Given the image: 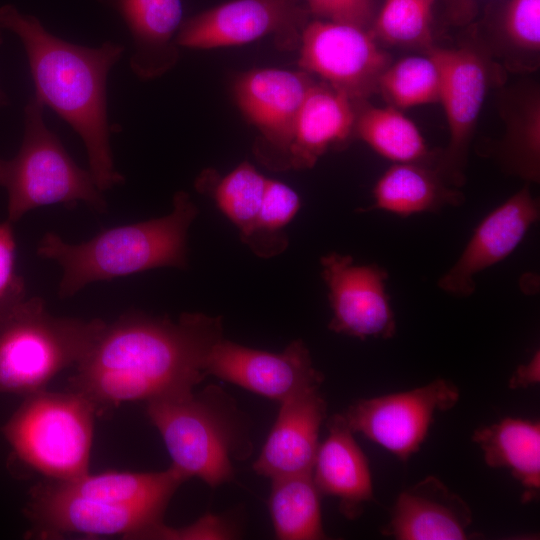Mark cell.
<instances>
[{"mask_svg":"<svg viewBox=\"0 0 540 540\" xmlns=\"http://www.w3.org/2000/svg\"><path fill=\"white\" fill-rule=\"evenodd\" d=\"M235 535L234 528L226 520L207 514L196 522L180 528L169 527L162 522L150 529L142 539H232Z\"/></svg>","mask_w":540,"mask_h":540,"instance_id":"e575fe53","label":"cell"},{"mask_svg":"<svg viewBox=\"0 0 540 540\" xmlns=\"http://www.w3.org/2000/svg\"><path fill=\"white\" fill-rule=\"evenodd\" d=\"M300 206V197L294 189L283 182L268 179L260 211L242 242L263 258L280 254L288 246L284 229Z\"/></svg>","mask_w":540,"mask_h":540,"instance_id":"f546056e","label":"cell"},{"mask_svg":"<svg viewBox=\"0 0 540 540\" xmlns=\"http://www.w3.org/2000/svg\"><path fill=\"white\" fill-rule=\"evenodd\" d=\"M122 17L133 44L130 68L141 80L172 69L180 53L177 33L183 23L181 0H98Z\"/></svg>","mask_w":540,"mask_h":540,"instance_id":"ffe728a7","label":"cell"},{"mask_svg":"<svg viewBox=\"0 0 540 540\" xmlns=\"http://www.w3.org/2000/svg\"><path fill=\"white\" fill-rule=\"evenodd\" d=\"M320 263L332 309L329 330L361 340L394 337L396 319L386 290V269L357 264L351 255L337 252L322 256Z\"/></svg>","mask_w":540,"mask_h":540,"instance_id":"4fadbf2b","label":"cell"},{"mask_svg":"<svg viewBox=\"0 0 540 540\" xmlns=\"http://www.w3.org/2000/svg\"><path fill=\"white\" fill-rule=\"evenodd\" d=\"M0 29L21 41L35 87L34 96L53 109L80 136L85 145L89 171L106 191L125 182L116 170L110 144L107 80L121 59L124 46L106 41L87 47L50 33L40 20L14 5L0 7Z\"/></svg>","mask_w":540,"mask_h":540,"instance_id":"7a4b0ae2","label":"cell"},{"mask_svg":"<svg viewBox=\"0 0 540 540\" xmlns=\"http://www.w3.org/2000/svg\"><path fill=\"white\" fill-rule=\"evenodd\" d=\"M321 497L312 473L271 479L269 511L279 540L326 538L322 526Z\"/></svg>","mask_w":540,"mask_h":540,"instance_id":"d4e9b609","label":"cell"},{"mask_svg":"<svg viewBox=\"0 0 540 540\" xmlns=\"http://www.w3.org/2000/svg\"><path fill=\"white\" fill-rule=\"evenodd\" d=\"M222 338L220 316L127 313L106 323L76 366L70 389L85 395L98 416L127 402L190 394L207 377V357Z\"/></svg>","mask_w":540,"mask_h":540,"instance_id":"6da1fadb","label":"cell"},{"mask_svg":"<svg viewBox=\"0 0 540 540\" xmlns=\"http://www.w3.org/2000/svg\"><path fill=\"white\" fill-rule=\"evenodd\" d=\"M205 372L207 376H215L279 403L295 391L321 385L324 380L301 339L292 341L282 352L274 353L245 347L223 337L212 347Z\"/></svg>","mask_w":540,"mask_h":540,"instance_id":"9a60e30c","label":"cell"},{"mask_svg":"<svg viewBox=\"0 0 540 540\" xmlns=\"http://www.w3.org/2000/svg\"><path fill=\"white\" fill-rule=\"evenodd\" d=\"M44 104L34 95L24 107V133L18 153L0 158V186L8 194L7 220L12 224L32 209L85 203L104 213L107 203L89 170L69 155L44 120Z\"/></svg>","mask_w":540,"mask_h":540,"instance_id":"8992f818","label":"cell"},{"mask_svg":"<svg viewBox=\"0 0 540 540\" xmlns=\"http://www.w3.org/2000/svg\"><path fill=\"white\" fill-rule=\"evenodd\" d=\"M503 33L514 48L539 52L540 0H511L504 14Z\"/></svg>","mask_w":540,"mask_h":540,"instance_id":"1f68e13d","label":"cell"},{"mask_svg":"<svg viewBox=\"0 0 540 540\" xmlns=\"http://www.w3.org/2000/svg\"><path fill=\"white\" fill-rule=\"evenodd\" d=\"M539 217V200L525 185L479 222L458 259L439 278L438 287L457 298L473 295L475 276L507 258Z\"/></svg>","mask_w":540,"mask_h":540,"instance_id":"2e32d148","label":"cell"},{"mask_svg":"<svg viewBox=\"0 0 540 540\" xmlns=\"http://www.w3.org/2000/svg\"><path fill=\"white\" fill-rule=\"evenodd\" d=\"M166 508L124 506L78 497L57 489L50 480L32 487L24 513L35 538L66 534L92 537L121 536L142 539L163 522Z\"/></svg>","mask_w":540,"mask_h":540,"instance_id":"8fae6325","label":"cell"},{"mask_svg":"<svg viewBox=\"0 0 540 540\" xmlns=\"http://www.w3.org/2000/svg\"><path fill=\"white\" fill-rule=\"evenodd\" d=\"M326 424L328 435L319 444L312 477L320 494L337 498L340 512L354 520L374 500L369 462L343 414L332 415Z\"/></svg>","mask_w":540,"mask_h":540,"instance_id":"d6986e66","label":"cell"},{"mask_svg":"<svg viewBox=\"0 0 540 540\" xmlns=\"http://www.w3.org/2000/svg\"><path fill=\"white\" fill-rule=\"evenodd\" d=\"M16 242L12 223H0V322L26 299V285L16 272Z\"/></svg>","mask_w":540,"mask_h":540,"instance_id":"d6a6232c","label":"cell"},{"mask_svg":"<svg viewBox=\"0 0 540 540\" xmlns=\"http://www.w3.org/2000/svg\"><path fill=\"white\" fill-rule=\"evenodd\" d=\"M472 441L482 450L485 463L507 468L523 488L522 501L529 503L540 491V423L506 417L474 431Z\"/></svg>","mask_w":540,"mask_h":540,"instance_id":"603a6c76","label":"cell"},{"mask_svg":"<svg viewBox=\"0 0 540 540\" xmlns=\"http://www.w3.org/2000/svg\"><path fill=\"white\" fill-rule=\"evenodd\" d=\"M96 416L82 393L44 389L26 396L2 433L25 465L47 479L70 480L89 472Z\"/></svg>","mask_w":540,"mask_h":540,"instance_id":"52a82bcc","label":"cell"},{"mask_svg":"<svg viewBox=\"0 0 540 540\" xmlns=\"http://www.w3.org/2000/svg\"><path fill=\"white\" fill-rule=\"evenodd\" d=\"M380 91L395 108H410L440 101L441 71L430 51L391 63L378 82Z\"/></svg>","mask_w":540,"mask_h":540,"instance_id":"f1b7e54d","label":"cell"},{"mask_svg":"<svg viewBox=\"0 0 540 540\" xmlns=\"http://www.w3.org/2000/svg\"><path fill=\"white\" fill-rule=\"evenodd\" d=\"M354 132L382 157L395 163L428 165L435 157L417 126L398 108L358 106Z\"/></svg>","mask_w":540,"mask_h":540,"instance_id":"484cf974","label":"cell"},{"mask_svg":"<svg viewBox=\"0 0 540 540\" xmlns=\"http://www.w3.org/2000/svg\"><path fill=\"white\" fill-rule=\"evenodd\" d=\"M459 397L455 384L437 378L409 391L357 400L343 415L353 433L407 461L425 441L435 414L453 408Z\"/></svg>","mask_w":540,"mask_h":540,"instance_id":"30bf717a","label":"cell"},{"mask_svg":"<svg viewBox=\"0 0 540 540\" xmlns=\"http://www.w3.org/2000/svg\"><path fill=\"white\" fill-rule=\"evenodd\" d=\"M3 43L2 29H0V45ZM9 105V98L0 87V108Z\"/></svg>","mask_w":540,"mask_h":540,"instance_id":"8d00e7d4","label":"cell"},{"mask_svg":"<svg viewBox=\"0 0 540 540\" xmlns=\"http://www.w3.org/2000/svg\"><path fill=\"white\" fill-rule=\"evenodd\" d=\"M321 385L303 387L283 401L253 470L273 479L312 473L320 427L327 416Z\"/></svg>","mask_w":540,"mask_h":540,"instance_id":"e0dca14e","label":"cell"},{"mask_svg":"<svg viewBox=\"0 0 540 540\" xmlns=\"http://www.w3.org/2000/svg\"><path fill=\"white\" fill-rule=\"evenodd\" d=\"M472 511L440 479L427 476L397 496L382 534L397 540H463Z\"/></svg>","mask_w":540,"mask_h":540,"instance_id":"ac0fdd59","label":"cell"},{"mask_svg":"<svg viewBox=\"0 0 540 540\" xmlns=\"http://www.w3.org/2000/svg\"><path fill=\"white\" fill-rule=\"evenodd\" d=\"M267 180L250 162L244 161L220 179H215L212 171H205L195 185L198 191L214 199L243 240L260 211Z\"/></svg>","mask_w":540,"mask_h":540,"instance_id":"83f0119b","label":"cell"},{"mask_svg":"<svg viewBox=\"0 0 540 540\" xmlns=\"http://www.w3.org/2000/svg\"><path fill=\"white\" fill-rule=\"evenodd\" d=\"M358 106L328 84L313 82L298 112L287 169H307L354 132Z\"/></svg>","mask_w":540,"mask_h":540,"instance_id":"44dd1931","label":"cell"},{"mask_svg":"<svg viewBox=\"0 0 540 540\" xmlns=\"http://www.w3.org/2000/svg\"><path fill=\"white\" fill-rule=\"evenodd\" d=\"M464 194L448 185L434 168L420 163H395L373 188V204L360 211L382 210L400 217L463 204Z\"/></svg>","mask_w":540,"mask_h":540,"instance_id":"7402d4cb","label":"cell"},{"mask_svg":"<svg viewBox=\"0 0 540 540\" xmlns=\"http://www.w3.org/2000/svg\"><path fill=\"white\" fill-rule=\"evenodd\" d=\"M198 208L184 191L173 197L172 211L163 217L107 229L79 244L53 232L40 240L36 253L63 270L60 298H69L97 281L159 267H187V234Z\"/></svg>","mask_w":540,"mask_h":540,"instance_id":"3957f363","label":"cell"},{"mask_svg":"<svg viewBox=\"0 0 540 540\" xmlns=\"http://www.w3.org/2000/svg\"><path fill=\"white\" fill-rule=\"evenodd\" d=\"M441 71L440 103L449 128L447 148L437 158L436 172L452 187L465 183V168L472 134L488 90L483 58L469 48L432 47Z\"/></svg>","mask_w":540,"mask_h":540,"instance_id":"5bb4252c","label":"cell"},{"mask_svg":"<svg viewBox=\"0 0 540 540\" xmlns=\"http://www.w3.org/2000/svg\"><path fill=\"white\" fill-rule=\"evenodd\" d=\"M106 323L52 315L40 297L25 299L0 322V394L28 396L88 353Z\"/></svg>","mask_w":540,"mask_h":540,"instance_id":"5b68a950","label":"cell"},{"mask_svg":"<svg viewBox=\"0 0 540 540\" xmlns=\"http://www.w3.org/2000/svg\"><path fill=\"white\" fill-rule=\"evenodd\" d=\"M434 0H386L374 21V36L396 45H429Z\"/></svg>","mask_w":540,"mask_h":540,"instance_id":"4dcf8cb0","label":"cell"},{"mask_svg":"<svg viewBox=\"0 0 540 540\" xmlns=\"http://www.w3.org/2000/svg\"><path fill=\"white\" fill-rule=\"evenodd\" d=\"M304 0H232L183 21L179 47L212 49L273 36L277 46L292 50L308 23Z\"/></svg>","mask_w":540,"mask_h":540,"instance_id":"9c48e42d","label":"cell"},{"mask_svg":"<svg viewBox=\"0 0 540 540\" xmlns=\"http://www.w3.org/2000/svg\"><path fill=\"white\" fill-rule=\"evenodd\" d=\"M299 67L320 77L357 106L378 91V82L391 64L390 55L367 29L328 20H314L300 38Z\"/></svg>","mask_w":540,"mask_h":540,"instance_id":"ba28073f","label":"cell"},{"mask_svg":"<svg viewBox=\"0 0 540 540\" xmlns=\"http://www.w3.org/2000/svg\"><path fill=\"white\" fill-rule=\"evenodd\" d=\"M313 82L303 70L278 68L253 69L237 79L236 102L260 133L255 152L267 167L286 170L296 118Z\"/></svg>","mask_w":540,"mask_h":540,"instance_id":"7c38bea8","label":"cell"},{"mask_svg":"<svg viewBox=\"0 0 540 540\" xmlns=\"http://www.w3.org/2000/svg\"><path fill=\"white\" fill-rule=\"evenodd\" d=\"M506 130L497 148L503 169L528 182L540 179V99L536 89L518 93L505 107Z\"/></svg>","mask_w":540,"mask_h":540,"instance_id":"4316f807","label":"cell"},{"mask_svg":"<svg viewBox=\"0 0 540 540\" xmlns=\"http://www.w3.org/2000/svg\"><path fill=\"white\" fill-rule=\"evenodd\" d=\"M309 14L364 29L374 20L373 0H304Z\"/></svg>","mask_w":540,"mask_h":540,"instance_id":"836d02e7","label":"cell"},{"mask_svg":"<svg viewBox=\"0 0 540 540\" xmlns=\"http://www.w3.org/2000/svg\"><path fill=\"white\" fill-rule=\"evenodd\" d=\"M540 381V352L535 351L531 359L518 366L509 380L511 389L527 388L538 384Z\"/></svg>","mask_w":540,"mask_h":540,"instance_id":"d590c367","label":"cell"},{"mask_svg":"<svg viewBox=\"0 0 540 540\" xmlns=\"http://www.w3.org/2000/svg\"><path fill=\"white\" fill-rule=\"evenodd\" d=\"M189 478L174 466L159 472H89L70 480H50L59 490L90 500L124 506L166 508Z\"/></svg>","mask_w":540,"mask_h":540,"instance_id":"cb8c5ba5","label":"cell"},{"mask_svg":"<svg viewBox=\"0 0 540 540\" xmlns=\"http://www.w3.org/2000/svg\"><path fill=\"white\" fill-rule=\"evenodd\" d=\"M146 414L159 431L172 466L211 488L232 481L233 460L247 458L251 451L245 415L218 386L147 401Z\"/></svg>","mask_w":540,"mask_h":540,"instance_id":"277c9868","label":"cell"}]
</instances>
